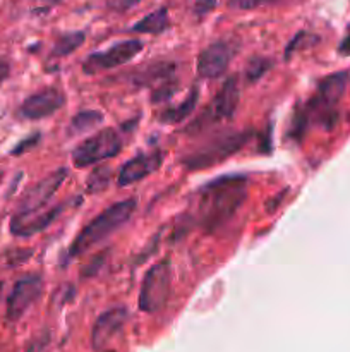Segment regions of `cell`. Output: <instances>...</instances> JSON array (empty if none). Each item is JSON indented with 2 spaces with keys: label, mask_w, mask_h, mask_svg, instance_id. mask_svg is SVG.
<instances>
[{
  "label": "cell",
  "mask_w": 350,
  "mask_h": 352,
  "mask_svg": "<svg viewBox=\"0 0 350 352\" xmlns=\"http://www.w3.org/2000/svg\"><path fill=\"white\" fill-rule=\"evenodd\" d=\"M247 177L225 174L199 188L194 206V220L201 229L211 230L225 226L247 199Z\"/></svg>",
  "instance_id": "obj_1"
},
{
  "label": "cell",
  "mask_w": 350,
  "mask_h": 352,
  "mask_svg": "<svg viewBox=\"0 0 350 352\" xmlns=\"http://www.w3.org/2000/svg\"><path fill=\"white\" fill-rule=\"evenodd\" d=\"M136 206V199L129 198L113 203L112 206L103 210L95 220H91V222L75 236V239L72 241L71 244V250H69V256H81V254L88 253L89 250H93L95 246L102 244L105 239H108L113 232H117L120 227H124L129 222Z\"/></svg>",
  "instance_id": "obj_2"
},
{
  "label": "cell",
  "mask_w": 350,
  "mask_h": 352,
  "mask_svg": "<svg viewBox=\"0 0 350 352\" xmlns=\"http://www.w3.org/2000/svg\"><path fill=\"white\" fill-rule=\"evenodd\" d=\"M349 85V74L347 72H335L319 81L314 96L304 105V112L307 120H312L323 129L331 131L338 120L340 100L343 98Z\"/></svg>",
  "instance_id": "obj_3"
},
{
  "label": "cell",
  "mask_w": 350,
  "mask_h": 352,
  "mask_svg": "<svg viewBox=\"0 0 350 352\" xmlns=\"http://www.w3.org/2000/svg\"><path fill=\"white\" fill-rule=\"evenodd\" d=\"M250 140L249 131H235V133L218 134L209 141L202 143L201 146L194 148L180 158V164L185 170H202L213 165L225 162L226 158L239 153L247 141Z\"/></svg>",
  "instance_id": "obj_4"
},
{
  "label": "cell",
  "mask_w": 350,
  "mask_h": 352,
  "mask_svg": "<svg viewBox=\"0 0 350 352\" xmlns=\"http://www.w3.org/2000/svg\"><path fill=\"white\" fill-rule=\"evenodd\" d=\"M240 100V88L239 81L235 76L226 79L220 91L213 96L211 102L206 105L201 116L194 119V122L187 127V133H201V131L208 129V127L215 126V124L223 122V120H230L235 113L237 107H239Z\"/></svg>",
  "instance_id": "obj_5"
},
{
  "label": "cell",
  "mask_w": 350,
  "mask_h": 352,
  "mask_svg": "<svg viewBox=\"0 0 350 352\" xmlns=\"http://www.w3.org/2000/svg\"><path fill=\"white\" fill-rule=\"evenodd\" d=\"M122 150V136L117 129H102L86 138L72 151V164L78 168L91 167L103 160L113 158Z\"/></svg>",
  "instance_id": "obj_6"
},
{
  "label": "cell",
  "mask_w": 350,
  "mask_h": 352,
  "mask_svg": "<svg viewBox=\"0 0 350 352\" xmlns=\"http://www.w3.org/2000/svg\"><path fill=\"white\" fill-rule=\"evenodd\" d=\"M172 285L170 261H158L146 272L139 291V309L144 313H156L167 305Z\"/></svg>",
  "instance_id": "obj_7"
},
{
  "label": "cell",
  "mask_w": 350,
  "mask_h": 352,
  "mask_svg": "<svg viewBox=\"0 0 350 352\" xmlns=\"http://www.w3.org/2000/svg\"><path fill=\"white\" fill-rule=\"evenodd\" d=\"M143 50V41L139 40H124L112 45L106 50L91 54L82 62V71L86 74H98V72L108 71V69L119 67L132 60L139 52Z\"/></svg>",
  "instance_id": "obj_8"
},
{
  "label": "cell",
  "mask_w": 350,
  "mask_h": 352,
  "mask_svg": "<svg viewBox=\"0 0 350 352\" xmlns=\"http://www.w3.org/2000/svg\"><path fill=\"white\" fill-rule=\"evenodd\" d=\"M41 291H43V280L38 275H27V277L19 278L14 284L12 292H10L9 299H7V320L12 323L19 322L24 316V313L40 298Z\"/></svg>",
  "instance_id": "obj_9"
},
{
  "label": "cell",
  "mask_w": 350,
  "mask_h": 352,
  "mask_svg": "<svg viewBox=\"0 0 350 352\" xmlns=\"http://www.w3.org/2000/svg\"><path fill=\"white\" fill-rule=\"evenodd\" d=\"M237 48L230 41L220 40L208 45L201 54L198 55L196 69L202 79H216L229 69L230 60L235 55Z\"/></svg>",
  "instance_id": "obj_10"
},
{
  "label": "cell",
  "mask_w": 350,
  "mask_h": 352,
  "mask_svg": "<svg viewBox=\"0 0 350 352\" xmlns=\"http://www.w3.org/2000/svg\"><path fill=\"white\" fill-rule=\"evenodd\" d=\"M129 320V311L126 306H115L98 316L91 329V347L103 351L120 332Z\"/></svg>",
  "instance_id": "obj_11"
},
{
  "label": "cell",
  "mask_w": 350,
  "mask_h": 352,
  "mask_svg": "<svg viewBox=\"0 0 350 352\" xmlns=\"http://www.w3.org/2000/svg\"><path fill=\"white\" fill-rule=\"evenodd\" d=\"M65 179H67V170L65 168H57L55 172L48 174L47 177L41 179L38 184H34L33 188H30L21 196L17 212H33V210L45 208Z\"/></svg>",
  "instance_id": "obj_12"
},
{
  "label": "cell",
  "mask_w": 350,
  "mask_h": 352,
  "mask_svg": "<svg viewBox=\"0 0 350 352\" xmlns=\"http://www.w3.org/2000/svg\"><path fill=\"white\" fill-rule=\"evenodd\" d=\"M64 103L65 96L60 89L45 88L27 96L23 105H21L19 113L24 119L40 120L45 119V117L54 116L55 112H58L64 107Z\"/></svg>",
  "instance_id": "obj_13"
},
{
  "label": "cell",
  "mask_w": 350,
  "mask_h": 352,
  "mask_svg": "<svg viewBox=\"0 0 350 352\" xmlns=\"http://www.w3.org/2000/svg\"><path fill=\"white\" fill-rule=\"evenodd\" d=\"M62 212V205L51 208H40L33 212H17L9 223L10 234L16 237H30L43 232Z\"/></svg>",
  "instance_id": "obj_14"
},
{
  "label": "cell",
  "mask_w": 350,
  "mask_h": 352,
  "mask_svg": "<svg viewBox=\"0 0 350 352\" xmlns=\"http://www.w3.org/2000/svg\"><path fill=\"white\" fill-rule=\"evenodd\" d=\"M165 157H167L165 151L154 150L150 151V153H139L136 155V157L129 158L119 170L117 184H119L120 188H124V186L134 184V182L148 177V175L156 172L158 168L163 165Z\"/></svg>",
  "instance_id": "obj_15"
},
{
  "label": "cell",
  "mask_w": 350,
  "mask_h": 352,
  "mask_svg": "<svg viewBox=\"0 0 350 352\" xmlns=\"http://www.w3.org/2000/svg\"><path fill=\"white\" fill-rule=\"evenodd\" d=\"M175 72H177V65L175 64H172V62H158V64L144 65V67L132 72V82H136L137 86H153V88H156L158 85H161L167 79L175 78Z\"/></svg>",
  "instance_id": "obj_16"
},
{
  "label": "cell",
  "mask_w": 350,
  "mask_h": 352,
  "mask_svg": "<svg viewBox=\"0 0 350 352\" xmlns=\"http://www.w3.org/2000/svg\"><path fill=\"white\" fill-rule=\"evenodd\" d=\"M168 24H170V19H168L167 7H160V9L153 10L148 16H144L143 19L137 21L130 28V31L139 34H160L167 30Z\"/></svg>",
  "instance_id": "obj_17"
},
{
  "label": "cell",
  "mask_w": 350,
  "mask_h": 352,
  "mask_svg": "<svg viewBox=\"0 0 350 352\" xmlns=\"http://www.w3.org/2000/svg\"><path fill=\"white\" fill-rule=\"evenodd\" d=\"M198 98H199V93L198 88H192V91L178 103L177 107H170V109L163 110L160 113V122L163 124H178V122H184L192 112H194L196 105H198Z\"/></svg>",
  "instance_id": "obj_18"
},
{
  "label": "cell",
  "mask_w": 350,
  "mask_h": 352,
  "mask_svg": "<svg viewBox=\"0 0 350 352\" xmlns=\"http://www.w3.org/2000/svg\"><path fill=\"white\" fill-rule=\"evenodd\" d=\"M86 40L84 31H67V33L60 34L55 41L54 48H51V55L54 57H65L71 55L72 52L78 50Z\"/></svg>",
  "instance_id": "obj_19"
},
{
  "label": "cell",
  "mask_w": 350,
  "mask_h": 352,
  "mask_svg": "<svg viewBox=\"0 0 350 352\" xmlns=\"http://www.w3.org/2000/svg\"><path fill=\"white\" fill-rule=\"evenodd\" d=\"M103 116L96 110H82V112L75 113L71 120V131L72 133H86V131H91L93 127H96L98 124H102Z\"/></svg>",
  "instance_id": "obj_20"
},
{
  "label": "cell",
  "mask_w": 350,
  "mask_h": 352,
  "mask_svg": "<svg viewBox=\"0 0 350 352\" xmlns=\"http://www.w3.org/2000/svg\"><path fill=\"white\" fill-rule=\"evenodd\" d=\"M178 89V79L177 76L175 78L167 79L161 85H158L156 88H153V93H151V102L153 103H163L167 100H170L174 96V93Z\"/></svg>",
  "instance_id": "obj_21"
},
{
  "label": "cell",
  "mask_w": 350,
  "mask_h": 352,
  "mask_svg": "<svg viewBox=\"0 0 350 352\" xmlns=\"http://www.w3.org/2000/svg\"><path fill=\"white\" fill-rule=\"evenodd\" d=\"M270 67H271V62L268 60V58H263V57L253 58V60L249 62V65H247V71H246L247 79H249L250 82L257 81V79H259Z\"/></svg>",
  "instance_id": "obj_22"
},
{
  "label": "cell",
  "mask_w": 350,
  "mask_h": 352,
  "mask_svg": "<svg viewBox=\"0 0 350 352\" xmlns=\"http://www.w3.org/2000/svg\"><path fill=\"white\" fill-rule=\"evenodd\" d=\"M40 140H41L40 133L30 134V136L24 138V140H21L19 143H17L16 146H14L12 150H10V155H14V157H19V155L27 153V151H31L34 146H36L38 143H40Z\"/></svg>",
  "instance_id": "obj_23"
},
{
  "label": "cell",
  "mask_w": 350,
  "mask_h": 352,
  "mask_svg": "<svg viewBox=\"0 0 350 352\" xmlns=\"http://www.w3.org/2000/svg\"><path fill=\"white\" fill-rule=\"evenodd\" d=\"M110 170L108 168H98L91 174L88 181V189L89 191H100L102 188H105L108 184V179H110Z\"/></svg>",
  "instance_id": "obj_24"
},
{
  "label": "cell",
  "mask_w": 350,
  "mask_h": 352,
  "mask_svg": "<svg viewBox=\"0 0 350 352\" xmlns=\"http://www.w3.org/2000/svg\"><path fill=\"white\" fill-rule=\"evenodd\" d=\"M229 6L232 9L250 10L261 6H270V0H229Z\"/></svg>",
  "instance_id": "obj_25"
},
{
  "label": "cell",
  "mask_w": 350,
  "mask_h": 352,
  "mask_svg": "<svg viewBox=\"0 0 350 352\" xmlns=\"http://www.w3.org/2000/svg\"><path fill=\"white\" fill-rule=\"evenodd\" d=\"M48 342H50V333H48V332L40 333L36 339L31 340V344L27 346L26 352H43L45 347L48 346Z\"/></svg>",
  "instance_id": "obj_26"
},
{
  "label": "cell",
  "mask_w": 350,
  "mask_h": 352,
  "mask_svg": "<svg viewBox=\"0 0 350 352\" xmlns=\"http://www.w3.org/2000/svg\"><path fill=\"white\" fill-rule=\"evenodd\" d=\"M218 0H194V12L198 16H206L216 7Z\"/></svg>",
  "instance_id": "obj_27"
},
{
  "label": "cell",
  "mask_w": 350,
  "mask_h": 352,
  "mask_svg": "<svg viewBox=\"0 0 350 352\" xmlns=\"http://www.w3.org/2000/svg\"><path fill=\"white\" fill-rule=\"evenodd\" d=\"M137 2H141V0H108V6L112 7V9L124 12V10H127V9H130L132 6H136Z\"/></svg>",
  "instance_id": "obj_28"
},
{
  "label": "cell",
  "mask_w": 350,
  "mask_h": 352,
  "mask_svg": "<svg viewBox=\"0 0 350 352\" xmlns=\"http://www.w3.org/2000/svg\"><path fill=\"white\" fill-rule=\"evenodd\" d=\"M10 74V65L5 60H0V82L5 81Z\"/></svg>",
  "instance_id": "obj_29"
},
{
  "label": "cell",
  "mask_w": 350,
  "mask_h": 352,
  "mask_svg": "<svg viewBox=\"0 0 350 352\" xmlns=\"http://www.w3.org/2000/svg\"><path fill=\"white\" fill-rule=\"evenodd\" d=\"M340 52H342L343 55H350V36H347L345 40H343V43L340 45Z\"/></svg>",
  "instance_id": "obj_30"
},
{
  "label": "cell",
  "mask_w": 350,
  "mask_h": 352,
  "mask_svg": "<svg viewBox=\"0 0 350 352\" xmlns=\"http://www.w3.org/2000/svg\"><path fill=\"white\" fill-rule=\"evenodd\" d=\"M295 0H270V6H281V3H290Z\"/></svg>",
  "instance_id": "obj_31"
},
{
  "label": "cell",
  "mask_w": 350,
  "mask_h": 352,
  "mask_svg": "<svg viewBox=\"0 0 350 352\" xmlns=\"http://www.w3.org/2000/svg\"><path fill=\"white\" fill-rule=\"evenodd\" d=\"M41 2H45V3H50V6H57V3H60L62 0H41Z\"/></svg>",
  "instance_id": "obj_32"
},
{
  "label": "cell",
  "mask_w": 350,
  "mask_h": 352,
  "mask_svg": "<svg viewBox=\"0 0 350 352\" xmlns=\"http://www.w3.org/2000/svg\"><path fill=\"white\" fill-rule=\"evenodd\" d=\"M0 291H2V282H0Z\"/></svg>",
  "instance_id": "obj_33"
},
{
  "label": "cell",
  "mask_w": 350,
  "mask_h": 352,
  "mask_svg": "<svg viewBox=\"0 0 350 352\" xmlns=\"http://www.w3.org/2000/svg\"><path fill=\"white\" fill-rule=\"evenodd\" d=\"M103 352H115V351H103Z\"/></svg>",
  "instance_id": "obj_34"
}]
</instances>
